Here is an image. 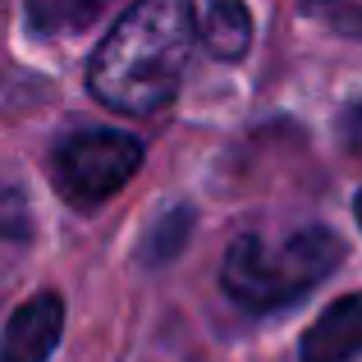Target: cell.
Here are the masks:
<instances>
[{
	"mask_svg": "<svg viewBox=\"0 0 362 362\" xmlns=\"http://www.w3.org/2000/svg\"><path fill=\"white\" fill-rule=\"evenodd\" d=\"M339 23H344V33H358V37H362V5H358V9H349Z\"/></svg>",
	"mask_w": 362,
	"mask_h": 362,
	"instance_id": "cell-9",
	"label": "cell"
},
{
	"mask_svg": "<svg viewBox=\"0 0 362 362\" xmlns=\"http://www.w3.org/2000/svg\"><path fill=\"white\" fill-rule=\"evenodd\" d=\"M358 354H362V293H344L308 326L298 358L303 362H354Z\"/></svg>",
	"mask_w": 362,
	"mask_h": 362,
	"instance_id": "cell-5",
	"label": "cell"
},
{
	"mask_svg": "<svg viewBox=\"0 0 362 362\" xmlns=\"http://www.w3.org/2000/svg\"><path fill=\"white\" fill-rule=\"evenodd\" d=\"M115 0H28V18L37 33L46 37H64V33H83L92 28Z\"/></svg>",
	"mask_w": 362,
	"mask_h": 362,
	"instance_id": "cell-7",
	"label": "cell"
},
{
	"mask_svg": "<svg viewBox=\"0 0 362 362\" xmlns=\"http://www.w3.org/2000/svg\"><path fill=\"white\" fill-rule=\"evenodd\" d=\"M344 257V243L330 230H298L271 243L266 234H243L225 252L221 284L243 312H275L321 284Z\"/></svg>",
	"mask_w": 362,
	"mask_h": 362,
	"instance_id": "cell-2",
	"label": "cell"
},
{
	"mask_svg": "<svg viewBox=\"0 0 362 362\" xmlns=\"http://www.w3.org/2000/svg\"><path fill=\"white\" fill-rule=\"evenodd\" d=\"M202 23L193 0H138L88 64V88L119 115H156L184 83Z\"/></svg>",
	"mask_w": 362,
	"mask_h": 362,
	"instance_id": "cell-1",
	"label": "cell"
},
{
	"mask_svg": "<svg viewBox=\"0 0 362 362\" xmlns=\"http://www.w3.org/2000/svg\"><path fill=\"white\" fill-rule=\"evenodd\" d=\"M202 42L221 60H239L247 51V42H252V18H247L243 0H216L206 9L202 14Z\"/></svg>",
	"mask_w": 362,
	"mask_h": 362,
	"instance_id": "cell-6",
	"label": "cell"
},
{
	"mask_svg": "<svg viewBox=\"0 0 362 362\" xmlns=\"http://www.w3.org/2000/svg\"><path fill=\"white\" fill-rule=\"evenodd\" d=\"M354 211H358V225H362V193H358V202H354Z\"/></svg>",
	"mask_w": 362,
	"mask_h": 362,
	"instance_id": "cell-10",
	"label": "cell"
},
{
	"mask_svg": "<svg viewBox=\"0 0 362 362\" xmlns=\"http://www.w3.org/2000/svg\"><path fill=\"white\" fill-rule=\"evenodd\" d=\"M142 165V142L115 129H74L51 151V184L78 211L110 202Z\"/></svg>",
	"mask_w": 362,
	"mask_h": 362,
	"instance_id": "cell-3",
	"label": "cell"
},
{
	"mask_svg": "<svg viewBox=\"0 0 362 362\" xmlns=\"http://www.w3.org/2000/svg\"><path fill=\"white\" fill-rule=\"evenodd\" d=\"M64 330V303L60 293H33L18 303L5 326V362H46L60 344Z\"/></svg>",
	"mask_w": 362,
	"mask_h": 362,
	"instance_id": "cell-4",
	"label": "cell"
},
{
	"mask_svg": "<svg viewBox=\"0 0 362 362\" xmlns=\"http://www.w3.org/2000/svg\"><path fill=\"white\" fill-rule=\"evenodd\" d=\"M179 234H188V206H175V211L165 216V225L151 234V257H170L175 243H179Z\"/></svg>",
	"mask_w": 362,
	"mask_h": 362,
	"instance_id": "cell-8",
	"label": "cell"
}]
</instances>
